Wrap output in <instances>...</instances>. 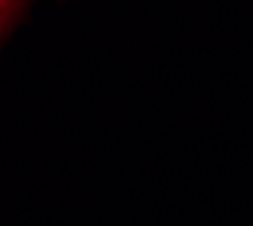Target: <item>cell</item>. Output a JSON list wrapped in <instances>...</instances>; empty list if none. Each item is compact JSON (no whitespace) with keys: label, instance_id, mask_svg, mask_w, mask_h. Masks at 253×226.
Segmentation results:
<instances>
[{"label":"cell","instance_id":"6da1fadb","mask_svg":"<svg viewBox=\"0 0 253 226\" xmlns=\"http://www.w3.org/2000/svg\"><path fill=\"white\" fill-rule=\"evenodd\" d=\"M23 2H25V0H0V37L7 34V30L14 25Z\"/></svg>","mask_w":253,"mask_h":226}]
</instances>
